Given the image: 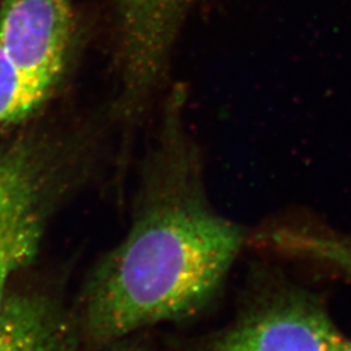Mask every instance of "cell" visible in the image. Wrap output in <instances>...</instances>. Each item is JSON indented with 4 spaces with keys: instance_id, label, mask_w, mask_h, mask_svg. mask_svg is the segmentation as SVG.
I'll use <instances>...</instances> for the list:
<instances>
[{
    "instance_id": "cell-4",
    "label": "cell",
    "mask_w": 351,
    "mask_h": 351,
    "mask_svg": "<svg viewBox=\"0 0 351 351\" xmlns=\"http://www.w3.org/2000/svg\"><path fill=\"white\" fill-rule=\"evenodd\" d=\"M337 333L311 297L288 295L254 310L206 351H328Z\"/></svg>"
},
{
    "instance_id": "cell-7",
    "label": "cell",
    "mask_w": 351,
    "mask_h": 351,
    "mask_svg": "<svg viewBox=\"0 0 351 351\" xmlns=\"http://www.w3.org/2000/svg\"><path fill=\"white\" fill-rule=\"evenodd\" d=\"M328 351H351V339L343 337L339 332L330 342Z\"/></svg>"
},
{
    "instance_id": "cell-6",
    "label": "cell",
    "mask_w": 351,
    "mask_h": 351,
    "mask_svg": "<svg viewBox=\"0 0 351 351\" xmlns=\"http://www.w3.org/2000/svg\"><path fill=\"white\" fill-rule=\"evenodd\" d=\"M271 250L332 265L351 276V236L310 228L281 226L258 236Z\"/></svg>"
},
{
    "instance_id": "cell-3",
    "label": "cell",
    "mask_w": 351,
    "mask_h": 351,
    "mask_svg": "<svg viewBox=\"0 0 351 351\" xmlns=\"http://www.w3.org/2000/svg\"><path fill=\"white\" fill-rule=\"evenodd\" d=\"M81 42L78 0H0V136L49 113Z\"/></svg>"
},
{
    "instance_id": "cell-5",
    "label": "cell",
    "mask_w": 351,
    "mask_h": 351,
    "mask_svg": "<svg viewBox=\"0 0 351 351\" xmlns=\"http://www.w3.org/2000/svg\"><path fill=\"white\" fill-rule=\"evenodd\" d=\"M78 317L49 295L8 293L0 306V351H77Z\"/></svg>"
},
{
    "instance_id": "cell-2",
    "label": "cell",
    "mask_w": 351,
    "mask_h": 351,
    "mask_svg": "<svg viewBox=\"0 0 351 351\" xmlns=\"http://www.w3.org/2000/svg\"><path fill=\"white\" fill-rule=\"evenodd\" d=\"M110 110L52 117L0 136V306L13 277L34 262L55 213L93 175Z\"/></svg>"
},
{
    "instance_id": "cell-1",
    "label": "cell",
    "mask_w": 351,
    "mask_h": 351,
    "mask_svg": "<svg viewBox=\"0 0 351 351\" xmlns=\"http://www.w3.org/2000/svg\"><path fill=\"white\" fill-rule=\"evenodd\" d=\"M185 107L180 88L162 101L136 220L88 278L78 320L93 342L198 313L242 247V228L207 201Z\"/></svg>"
}]
</instances>
